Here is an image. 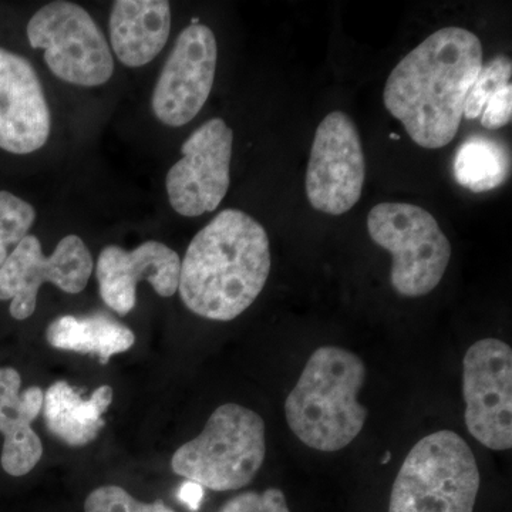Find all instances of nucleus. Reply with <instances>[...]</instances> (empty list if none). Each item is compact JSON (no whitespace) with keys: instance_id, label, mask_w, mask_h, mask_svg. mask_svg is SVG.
<instances>
[{"instance_id":"6e6552de","label":"nucleus","mask_w":512,"mask_h":512,"mask_svg":"<svg viewBox=\"0 0 512 512\" xmlns=\"http://www.w3.org/2000/svg\"><path fill=\"white\" fill-rule=\"evenodd\" d=\"M94 264L89 248L77 235H67L46 256L35 235H26L0 266V301L10 302V315L26 320L35 313L37 293L53 284L66 293H80L89 284Z\"/></svg>"},{"instance_id":"2eb2a0df","label":"nucleus","mask_w":512,"mask_h":512,"mask_svg":"<svg viewBox=\"0 0 512 512\" xmlns=\"http://www.w3.org/2000/svg\"><path fill=\"white\" fill-rule=\"evenodd\" d=\"M22 377L13 367L0 369V433L3 450L0 463L12 477L29 474L43 456V444L33 431L32 423L43 407L40 387L30 386L22 392Z\"/></svg>"},{"instance_id":"aec40b11","label":"nucleus","mask_w":512,"mask_h":512,"mask_svg":"<svg viewBox=\"0 0 512 512\" xmlns=\"http://www.w3.org/2000/svg\"><path fill=\"white\" fill-rule=\"evenodd\" d=\"M36 220V211L29 202L12 192L0 191V266L5 264L9 249L28 235Z\"/></svg>"},{"instance_id":"ddd939ff","label":"nucleus","mask_w":512,"mask_h":512,"mask_svg":"<svg viewBox=\"0 0 512 512\" xmlns=\"http://www.w3.org/2000/svg\"><path fill=\"white\" fill-rule=\"evenodd\" d=\"M181 258L157 241H148L133 251L110 245L100 252L96 264L100 296L119 315H128L137 302L138 282L147 281L163 298L178 292Z\"/></svg>"},{"instance_id":"f03ea898","label":"nucleus","mask_w":512,"mask_h":512,"mask_svg":"<svg viewBox=\"0 0 512 512\" xmlns=\"http://www.w3.org/2000/svg\"><path fill=\"white\" fill-rule=\"evenodd\" d=\"M271 272L265 228L247 212L224 210L195 235L181 261V301L201 318L229 322L261 295Z\"/></svg>"},{"instance_id":"423d86ee","label":"nucleus","mask_w":512,"mask_h":512,"mask_svg":"<svg viewBox=\"0 0 512 512\" xmlns=\"http://www.w3.org/2000/svg\"><path fill=\"white\" fill-rule=\"evenodd\" d=\"M367 231L392 255L390 284L400 296L420 298L439 286L451 245L429 211L406 202H382L369 212Z\"/></svg>"},{"instance_id":"4be33fe9","label":"nucleus","mask_w":512,"mask_h":512,"mask_svg":"<svg viewBox=\"0 0 512 512\" xmlns=\"http://www.w3.org/2000/svg\"><path fill=\"white\" fill-rule=\"evenodd\" d=\"M84 512H175L163 501L141 503L119 485L96 488L84 501Z\"/></svg>"},{"instance_id":"412c9836","label":"nucleus","mask_w":512,"mask_h":512,"mask_svg":"<svg viewBox=\"0 0 512 512\" xmlns=\"http://www.w3.org/2000/svg\"><path fill=\"white\" fill-rule=\"evenodd\" d=\"M512 63L510 57L501 55L487 64H483L477 79L474 80L464 103L463 117L476 120L483 113L485 103L501 87L511 84Z\"/></svg>"},{"instance_id":"0eeeda50","label":"nucleus","mask_w":512,"mask_h":512,"mask_svg":"<svg viewBox=\"0 0 512 512\" xmlns=\"http://www.w3.org/2000/svg\"><path fill=\"white\" fill-rule=\"evenodd\" d=\"M33 49L45 50L49 69L63 82L94 87L109 82L114 59L109 43L92 16L72 2L49 3L29 20Z\"/></svg>"},{"instance_id":"393cba45","label":"nucleus","mask_w":512,"mask_h":512,"mask_svg":"<svg viewBox=\"0 0 512 512\" xmlns=\"http://www.w3.org/2000/svg\"><path fill=\"white\" fill-rule=\"evenodd\" d=\"M178 498H180L184 504H187L191 510H198L202 498V487L188 481L187 484H184L183 487H181L180 493H178Z\"/></svg>"},{"instance_id":"6ab92c4d","label":"nucleus","mask_w":512,"mask_h":512,"mask_svg":"<svg viewBox=\"0 0 512 512\" xmlns=\"http://www.w3.org/2000/svg\"><path fill=\"white\" fill-rule=\"evenodd\" d=\"M453 171L461 187L476 194L493 191L510 178V150L497 138L476 134L457 148Z\"/></svg>"},{"instance_id":"7ed1b4c3","label":"nucleus","mask_w":512,"mask_h":512,"mask_svg":"<svg viewBox=\"0 0 512 512\" xmlns=\"http://www.w3.org/2000/svg\"><path fill=\"white\" fill-rule=\"evenodd\" d=\"M365 363L338 346L316 349L288 394L285 416L289 429L313 450H343L362 433L369 410L359 402L366 382Z\"/></svg>"},{"instance_id":"39448f33","label":"nucleus","mask_w":512,"mask_h":512,"mask_svg":"<svg viewBox=\"0 0 512 512\" xmlns=\"http://www.w3.org/2000/svg\"><path fill=\"white\" fill-rule=\"evenodd\" d=\"M266 456L265 421L248 407L222 404L200 436L175 451L171 467L178 476L212 491L245 487Z\"/></svg>"},{"instance_id":"dca6fc26","label":"nucleus","mask_w":512,"mask_h":512,"mask_svg":"<svg viewBox=\"0 0 512 512\" xmlns=\"http://www.w3.org/2000/svg\"><path fill=\"white\" fill-rule=\"evenodd\" d=\"M171 32L165 0H119L110 15V43L124 66H146L164 49Z\"/></svg>"},{"instance_id":"b1692460","label":"nucleus","mask_w":512,"mask_h":512,"mask_svg":"<svg viewBox=\"0 0 512 512\" xmlns=\"http://www.w3.org/2000/svg\"><path fill=\"white\" fill-rule=\"evenodd\" d=\"M481 126L487 130H500L511 123L512 117V86L501 87L497 93L485 103L481 113Z\"/></svg>"},{"instance_id":"20e7f679","label":"nucleus","mask_w":512,"mask_h":512,"mask_svg":"<svg viewBox=\"0 0 512 512\" xmlns=\"http://www.w3.org/2000/svg\"><path fill=\"white\" fill-rule=\"evenodd\" d=\"M480 484V470L467 441L454 431H436L404 458L389 512H474Z\"/></svg>"},{"instance_id":"f257e3e1","label":"nucleus","mask_w":512,"mask_h":512,"mask_svg":"<svg viewBox=\"0 0 512 512\" xmlns=\"http://www.w3.org/2000/svg\"><path fill=\"white\" fill-rule=\"evenodd\" d=\"M483 64V45L473 32L453 26L437 30L394 67L384 106L413 143L439 150L457 136L467 94Z\"/></svg>"},{"instance_id":"4468645a","label":"nucleus","mask_w":512,"mask_h":512,"mask_svg":"<svg viewBox=\"0 0 512 512\" xmlns=\"http://www.w3.org/2000/svg\"><path fill=\"white\" fill-rule=\"evenodd\" d=\"M50 126L45 92L32 64L0 49V148L35 153L49 140Z\"/></svg>"},{"instance_id":"f8f14e48","label":"nucleus","mask_w":512,"mask_h":512,"mask_svg":"<svg viewBox=\"0 0 512 512\" xmlns=\"http://www.w3.org/2000/svg\"><path fill=\"white\" fill-rule=\"evenodd\" d=\"M217 62V39L208 26L195 23L180 33L151 97L161 123L181 127L197 117L210 97Z\"/></svg>"},{"instance_id":"5701e85b","label":"nucleus","mask_w":512,"mask_h":512,"mask_svg":"<svg viewBox=\"0 0 512 512\" xmlns=\"http://www.w3.org/2000/svg\"><path fill=\"white\" fill-rule=\"evenodd\" d=\"M218 512H291L285 494L279 488H268L262 493L247 491L231 498Z\"/></svg>"},{"instance_id":"9d476101","label":"nucleus","mask_w":512,"mask_h":512,"mask_svg":"<svg viewBox=\"0 0 512 512\" xmlns=\"http://www.w3.org/2000/svg\"><path fill=\"white\" fill-rule=\"evenodd\" d=\"M463 397L468 433L494 451L512 447V350L485 338L463 360Z\"/></svg>"},{"instance_id":"f3484780","label":"nucleus","mask_w":512,"mask_h":512,"mask_svg":"<svg viewBox=\"0 0 512 512\" xmlns=\"http://www.w3.org/2000/svg\"><path fill=\"white\" fill-rule=\"evenodd\" d=\"M110 386H100L84 400L69 383L60 380L43 394V419L47 430L70 447H84L97 439L106 421L103 414L113 403Z\"/></svg>"},{"instance_id":"9b49d317","label":"nucleus","mask_w":512,"mask_h":512,"mask_svg":"<svg viewBox=\"0 0 512 512\" xmlns=\"http://www.w3.org/2000/svg\"><path fill=\"white\" fill-rule=\"evenodd\" d=\"M232 144L234 133L222 119L208 120L184 141L183 158L165 178L177 214L194 218L220 207L231 184Z\"/></svg>"},{"instance_id":"a211bd4d","label":"nucleus","mask_w":512,"mask_h":512,"mask_svg":"<svg viewBox=\"0 0 512 512\" xmlns=\"http://www.w3.org/2000/svg\"><path fill=\"white\" fill-rule=\"evenodd\" d=\"M46 339L53 348L97 356L101 365L136 343L133 330L104 313L60 316L47 326Z\"/></svg>"},{"instance_id":"1a4fd4ad","label":"nucleus","mask_w":512,"mask_h":512,"mask_svg":"<svg viewBox=\"0 0 512 512\" xmlns=\"http://www.w3.org/2000/svg\"><path fill=\"white\" fill-rule=\"evenodd\" d=\"M365 180V153L355 121L332 111L313 138L305 180L309 204L323 214H346L362 197Z\"/></svg>"}]
</instances>
